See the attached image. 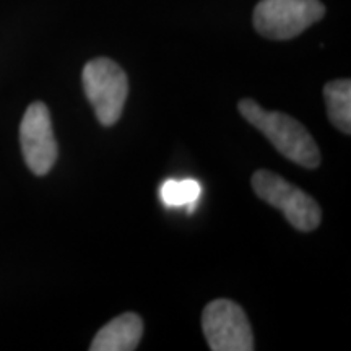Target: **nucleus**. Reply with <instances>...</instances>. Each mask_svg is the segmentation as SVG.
<instances>
[{
  "mask_svg": "<svg viewBox=\"0 0 351 351\" xmlns=\"http://www.w3.org/2000/svg\"><path fill=\"white\" fill-rule=\"evenodd\" d=\"M20 143L26 166L36 176L47 174L57 160V143L49 109L44 103H33L20 124Z\"/></svg>",
  "mask_w": 351,
  "mask_h": 351,
  "instance_id": "423d86ee",
  "label": "nucleus"
},
{
  "mask_svg": "<svg viewBox=\"0 0 351 351\" xmlns=\"http://www.w3.org/2000/svg\"><path fill=\"white\" fill-rule=\"evenodd\" d=\"M327 116L337 129L351 134V82L348 78L328 82L324 88Z\"/></svg>",
  "mask_w": 351,
  "mask_h": 351,
  "instance_id": "6e6552de",
  "label": "nucleus"
},
{
  "mask_svg": "<svg viewBox=\"0 0 351 351\" xmlns=\"http://www.w3.org/2000/svg\"><path fill=\"white\" fill-rule=\"evenodd\" d=\"M143 335V322L137 314L125 313L108 322L91 341V351H134Z\"/></svg>",
  "mask_w": 351,
  "mask_h": 351,
  "instance_id": "0eeeda50",
  "label": "nucleus"
},
{
  "mask_svg": "<svg viewBox=\"0 0 351 351\" xmlns=\"http://www.w3.org/2000/svg\"><path fill=\"white\" fill-rule=\"evenodd\" d=\"M252 189L263 202L282 210L285 218L300 231H314L322 221V210L309 194L282 176L261 169L252 176Z\"/></svg>",
  "mask_w": 351,
  "mask_h": 351,
  "instance_id": "7ed1b4c3",
  "label": "nucleus"
},
{
  "mask_svg": "<svg viewBox=\"0 0 351 351\" xmlns=\"http://www.w3.org/2000/svg\"><path fill=\"white\" fill-rule=\"evenodd\" d=\"M202 328L213 351H252L256 348L247 315L234 301L208 302L202 314Z\"/></svg>",
  "mask_w": 351,
  "mask_h": 351,
  "instance_id": "39448f33",
  "label": "nucleus"
},
{
  "mask_svg": "<svg viewBox=\"0 0 351 351\" xmlns=\"http://www.w3.org/2000/svg\"><path fill=\"white\" fill-rule=\"evenodd\" d=\"M238 109L241 116L261 130L289 161L307 169H314L320 165L317 143L295 117L278 111H267L254 99H241Z\"/></svg>",
  "mask_w": 351,
  "mask_h": 351,
  "instance_id": "f257e3e1",
  "label": "nucleus"
},
{
  "mask_svg": "<svg viewBox=\"0 0 351 351\" xmlns=\"http://www.w3.org/2000/svg\"><path fill=\"white\" fill-rule=\"evenodd\" d=\"M83 90L95 109V116L104 127L121 119L129 93L125 72L106 57L90 60L82 73Z\"/></svg>",
  "mask_w": 351,
  "mask_h": 351,
  "instance_id": "f03ea898",
  "label": "nucleus"
},
{
  "mask_svg": "<svg viewBox=\"0 0 351 351\" xmlns=\"http://www.w3.org/2000/svg\"><path fill=\"white\" fill-rule=\"evenodd\" d=\"M161 200L168 207H181L187 205L189 210H194L197 202L202 195V186L195 179H184V181H176L169 179L161 186Z\"/></svg>",
  "mask_w": 351,
  "mask_h": 351,
  "instance_id": "1a4fd4ad",
  "label": "nucleus"
},
{
  "mask_svg": "<svg viewBox=\"0 0 351 351\" xmlns=\"http://www.w3.org/2000/svg\"><path fill=\"white\" fill-rule=\"evenodd\" d=\"M326 13L320 0H261L254 10V26L262 36L276 41L296 38Z\"/></svg>",
  "mask_w": 351,
  "mask_h": 351,
  "instance_id": "20e7f679",
  "label": "nucleus"
}]
</instances>
